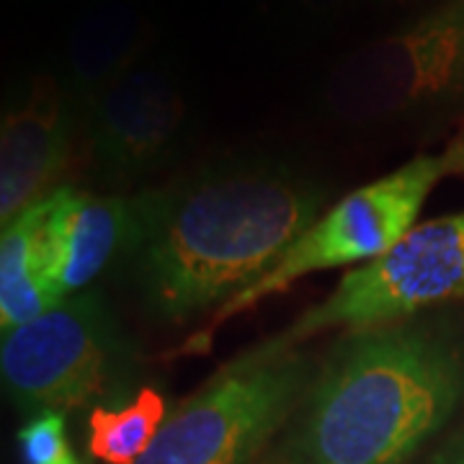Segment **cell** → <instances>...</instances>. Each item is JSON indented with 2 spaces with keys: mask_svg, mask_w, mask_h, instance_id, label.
<instances>
[{
  "mask_svg": "<svg viewBox=\"0 0 464 464\" xmlns=\"http://www.w3.org/2000/svg\"><path fill=\"white\" fill-rule=\"evenodd\" d=\"M42 230L44 282L57 299L85 292L124 256L132 235L134 197H101L60 186L47 197Z\"/></svg>",
  "mask_w": 464,
  "mask_h": 464,
  "instance_id": "cell-10",
  "label": "cell"
},
{
  "mask_svg": "<svg viewBox=\"0 0 464 464\" xmlns=\"http://www.w3.org/2000/svg\"><path fill=\"white\" fill-rule=\"evenodd\" d=\"M166 395L158 387H140L132 398L99 402L88 413L85 449L103 464H137L168 420Z\"/></svg>",
  "mask_w": 464,
  "mask_h": 464,
  "instance_id": "cell-13",
  "label": "cell"
},
{
  "mask_svg": "<svg viewBox=\"0 0 464 464\" xmlns=\"http://www.w3.org/2000/svg\"><path fill=\"white\" fill-rule=\"evenodd\" d=\"M459 299H464V209L415 225L398 246L348 271L328 297L261 346L299 348L320 333L364 331Z\"/></svg>",
  "mask_w": 464,
  "mask_h": 464,
  "instance_id": "cell-7",
  "label": "cell"
},
{
  "mask_svg": "<svg viewBox=\"0 0 464 464\" xmlns=\"http://www.w3.org/2000/svg\"><path fill=\"white\" fill-rule=\"evenodd\" d=\"M299 14H307L313 18H328L335 16L348 0H289Z\"/></svg>",
  "mask_w": 464,
  "mask_h": 464,
  "instance_id": "cell-16",
  "label": "cell"
},
{
  "mask_svg": "<svg viewBox=\"0 0 464 464\" xmlns=\"http://www.w3.org/2000/svg\"><path fill=\"white\" fill-rule=\"evenodd\" d=\"M462 173L464 130L451 137L441 152H420L398 170L362 188H353L335 207L323 212L268 276L227 302L199 333H194L183 343L181 353H207L212 348L217 328L256 307L266 297L279 295L307 274L348 264H369L384 256L413 230L418 212L423 209L433 188L444 179Z\"/></svg>",
  "mask_w": 464,
  "mask_h": 464,
  "instance_id": "cell-3",
  "label": "cell"
},
{
  "mask_svg": "<svg viewBox=\"0 0 464 464\" xmlns=\"http://www.w3.org/2000/svg\"><path fill=\"white\" fill-rule=\"evenodd\" d=\"M16 441L24 464H85L70 444L63 411L32 413L18 429Z\"/></svg>",
  "mask_w": 464,
  "mask_h": 464,
  "instance_id": "cell-14",
  "label": "cell"
},
{
  "mask_svg": "<svg viewBox=\"0 0 464 464\" xmlns=\"http://www.w3.org/2000/svg\"><path fill=\"white\" fill-rule=\"evenodd\" d=\"M134 353L111 307L96 292L63 299L44 315L5 333L0 377L21 413L78 411L119 395L132 377Z\"/></svg>",
  "mask_w": 464,
  "mask_h": 464,
  "instance_id": "cell-6",
  "label": "cell"
},
{
  "mask_svg": "<svg viewBox=\"0 0 464 464\" xmlns=\"http://www.w3.org/2000/svg\"><path fill=\"white\" fill-rule=\"evenodd\" d=\"M313 377L299 348L256 346L183 400L137 464H250L295 418Z\"/></svg>",
  "mask_w": 464,
  "mask_h": 464,
  "instance_id": "cell-5",
  "label": "cell"
},
{
  "mask_svg": "<svg viewBox=\"0 0 464 464\" xmlns=\"http://www.w3.org/2000/svg\"><path fill=\"white\" fill-rule=\"evenodd\" d=\"M70 96L54 75H36L0 121V219L47 199L70 158Z\"/></svg>",
  "mask_w": 464,
  "mask_h": 464,
  "instance_id": "cell-9",
  "label": "cell"
},
{
  "mask_svg": "<svg viewBox=\"0 0 464 464\" xmlns=\"http://www.w3.org/2000/svg\"><path fill=\"white\" fill-rule=\"evenodd\" d=\"M464 411V310L346 333L286 433V464H411Z\"/></svg>",
  "mask_w": 464,
  "mask_h": 464,
  "instance_id": "cell-2",
  "label": "cell"
},
{
  "mask_svg": "<svg viewBox=\"0 0 464 464\" xmlns=\"http://www.w3.org/2000/svg\"><path fill=\"white\" fill-rule=\"evenodd\" d=\"M91 152L99 173L132 186L173 160L188 130V99L160 60H140L91 106Z\"/></svg>",
  "mask_w": 464,
  "mask_h": 464,
  "instance_id": "cell-8",
  "label": "cell"
},
{
  "mask_svg": "<svg viewBox=\"0 0 464 464\" xmlns=\"http://www.w3.org/2000/svg\"><path fill=\"white\" fill-rule=\"evenodd\" d=\"M384 3H405V0H384Z\"/></svg>",
  "mask_w": 464,
  "mask_h": 464,
  "instance_id": "cell-17",
  "label": "cell"
},
{
  "mask_svg": "<svg viewBox=\"0 0 464 464\" xmlns=\"http://www.w3.org/2000/svg\"><path fill=\"white\" fill-rule=\"evenodd\" d=\"M426 464H464V423L449 433Z\"/></svg>",
  "mask_w": 464,
  "mask_h": 464,
  "instance_id": "cell-15",
  "label": "cell"
},
{
  "mask_svg": "<svg viewBox=\"0 0 464 464\" xmlns=\"http://www.w3.org/2000/svg\"><path fill=\"white\" fill-rule=\"evenodd\" d=\"M152 21L134 3L103 0L78 18L65 47V91L91 106L101 93L145 60Z\"/></svg>",
  "mask_w": 464,
  "mask_h": 464,
  "instance_id": "cell-11",
  "label": "cell"
},
{
  "mask_svg": "<svg viewBox=\"0 0 464 464\" xmlns=\"http://www.w3.org/2000/svg\"><path fill=\"white\" fill-rule=\"evenodd\" d=\"M47 199L3 225L0 235V331L3 335L44 315L63 299L54 297L42 268V230Z\"/></svg>",
  "mask_w": 464,
  "mask_h": 464,
  "instance_id": "cell-12",
  "label": "cell"
},
{
  "mask_svg": "<svg viewBox=\"0 0 464 464\" xmlns=\"http://www.w3.org/2000/svg\"><path fill=\"white\" fill-rule=\"evenodd\" d=\"M328 188L279 160H235L134 197L127 271L168 325L215 315L323 217Z\"/></svg>",
  "mask_w": 464,
  "mask_h": 464,
  "instance_id": "cell-1",
  "label": "cell"
},
{
  "mask_svg": "<svg viewBox=\"0 0 464 464\" xmlns=\"http://www.w3.org/2000/svg\"><path fill=\"white\" fill-rule=\"evenodd\" d=\"M323 103L356 127L464 109V0H447L343 54L325 78Z\"/></svg>",
  "mask_w": 464,
  "mask_h": 464,
  "instance_id": "cell-4",
  "label": "cell"
}]
</instances>
